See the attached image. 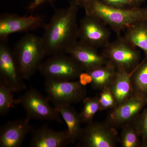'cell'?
<instances>
[{
	"label": "cell",
	"mask_w": 147,
	"mask_h": 147,
	"mask_svg": "<svg viewBox=\"0 0 147 147\" xmlns=\"http://www.w3.org/2000/svg\"><path fill=\"white\" fill-rule=\"evenodd\" d=\"M45 80L72 81L84 71L81 65L69 55L60 53L50 56L39 69Z\"/></svg>",
	"instance_id": "cell-4"
},
{
	"label": "cell",
	"mask_w": 147,
	"mask_h": 147,
	"mask_svg": "<svg viewBox=\"0 0 147 147\" xmlns=\"http://www.w3.org/2000/svg\"><path fill=\"white\" fill-rule=\"evenodd\" d=\"M134 70L129 72L125 69H117L115 77L110 86L117 106L123 103L133 95L131 77Z\"/></svg>",
	"instance_id": "cell-16"
},
{
	"label": "cell",
	"mask_w": 147,
	"mask_h": 147,
	"mask_svg": "<svg viewBox=\"0 0 147 147\" xmlns=\"http://www.w3.org/2000/svg\"><path fill=\"white\" fill-rule=\"evenodd\" d=\"M108 62L117 69L129 72L134 70L140 64L141 54L137 47L131 45L123 37H118L103 48L102 53Z\"/></svg>",
	"instance_id": "cell-5"
},
{
	"label": "cell",
	"mask_w": 147,
	"mask_h": 147,
	"mask_svg": "<svg viewBox=\"0 0 147 147\" xmlns=\"http://www.w3.org/2000/svg\"><path fill=\"white\" fill-rule=\"evenodd\" d=\"M0 83L13 92H21L26 88L18 72L13 52L5 40L0 42Z\"/></svg>",
	"instance_id": "cell-10"
},
{
	"label": "cell",
	"mask_w": 147,
	"mask_h": 147,
	"mask_svg": "<svg viewBox=\"0 0 147 147\" xmlns=\"http://www.w3.org/2000/svg\"><path fill=\"white\" fill-rule=\"evenodd\" d=\"M123 129L119 139L122 147L141 146L140 137L133 122L123 127Z\"/></svg>",
	"instance_id": "cell-21"
},
{
	"label": "cell",
	"mask_w": 147,
	"mask_h": 147,
	"mask_svg": "<svg viewBox=\"0 0 147 147\" xmlns=\"http://www.w3.org/2000/svg\"><path fill=\"white\" fill-rule=\"evenodd\" d=\"M79 7L70 1L68 8L55 11L41 37L46 56L66 51L79 39Z\"/></svg>",
	"instance_id": "cell-1"
},
{
	"label": "cell",
	"mask_w": 147,
	"mask_h": 147,
	"mask_svg": "<svg viewBox=\"0 0 147 147\" xmlns=\"http://www.w3.org/2000/svg\"><path fill=\"white\" fill-rule=\"evenodd\" d=\"M28 118L8 122L0 131V147H19L32 129Z\"/></svg>",
	"instance_id": "cell-14"
},
{
	"label": "cell",
	"mask_w": 147,
	"mask_h": 147,
	"mask_svg": "<svg viewBox=\"0 0 147 147\" xmlns=\"http://www.w3.org/2000/svg\"><path fill=\"white\" fill-rule=\"evenodd\" d=\"M71 144L68 131H58L47 127H42L34 131L30 147H62Z\"/></svg>",
	"instance_id": "cell-15"
},
{
	"label": "cell",
	"mask_w": 147,
	"mask_h": 147,
	"mask_svg": "<svg viewBox=\"0 0 147 147\" xmlns=\"http://www.w3.org/2000/svg\"><path fill=\"white\" fill-rule=\"evenodd\" d=\"M133 123L142 140L141 146L147 147V104Z\"/></svg>",
	"instance_id": "cell-24"
},
{
	"label": "cell",
	"mask_w": 147,
	"mask_h": 147,
	"mask_svg": "<svg viewBox=\"0 0 147 147\" xmlns=\"http://www.w3.org/2000/svg\"><path fill=\"white\" fill-rule=\"evenodd\" d=\"M81 65L84 71L93 70L104 65L108 62L102 53L97 49L77 41L66 51Z\"/></svg>",
	"instance_id": "cell-13"
},
{
	"label": "cell",
	"mask_w": 147,
	"mask_h": 147,
	"mask_svg": "<svg viewBox=\"0 0 147 147\" xmlns=\"http://www.w3.org/2000/svg\"><path fill=\"white\" fill-rule=\"evenodd\" d=\"M10 88L0 83V114L4 116L18 103V99H13V93Z\"/></svg>",
	"instance_id": "cell-23"
},
{
	"label": "cell",
	"mask_w": 147,
	"mask_h": 147,
	"mask_svg": "<svg viewBox=\"0 0 147 147\" xmlns=\"http://www.w3.org/2000/svg\"><path fill=\"white\" fill-rule=\"evenodd\" d=\"M85 11L86 14L99 18L118 34L139 22L147 21V7L114 8L94 0Z\"/></svg>",
	"instance_id": "cell-2"
},
{
	"label": "cell",
	"mask_w": 147,
	"mask_h": 147,
	"mask_svg": "<svg viewBox=\"0 0 147 147\" xmlns=\"http://www.w3.org/2000/svg\"><path fill=\"white\" fill-rule=\"evenodd\" d=\"M83 108L79 114L82 123L92 122L95 114L100 111L99 96L85 98L83 100Z\"/></svg>",
	"instance_id": "cell-22"
},
{
	"label": "cell",
	"mask_w": 147,
	"mask_h": 147,
	"mask_svg": "<svg viewBox=\"0 0 147 147\" xmlns=\"http://www.w3.org/2000/svg\"><path fill=\"white\" fill-rule=\"evenodd\" d=\"M139 1H142L143 2H144V1H145L146 0H139Z\"/></svg>",
	"instance_id": "cell-30"
},
{
	"label": "cell",
	"mask_w": 147,
	"mask_h": 147,
	"mask_svg": "<svg viewBox=\"0 0 147 147\" xmlns=\"http://www.w3.org/2000/svg\"><path fill=\"white\" fill-rule=\"evenodd\" d=\"M94 0H71V1L76 4L79 7L86 9L91 4Z\"/></svg>",
	"instance_id": "cell-28"
},
{
	"label": "cell",
	"mask_w": 147,
	"mask_h": 147,
	"mask_svg": "<svg viewBox=\"0 0 147 147\" xmlns=\"http://www.w3.org/2000/svg\"><path fill=\"white\" fill-rule=\"evenodd\" d=\"M133 95L147 99V57L135 69L131 77Z\"/></svg>",
	"instance_id": "cell-20"
},
{
	"label": "cell",
	"mask_w": 147,
	"mask_h": 147,
	"mask_svg": "<svg viewBox=\"0 0 147 147\" xmlns=\"http://www.w3.org/2000/svg\"><path fill=\"white\" fill-rule=\"evenodd\" d=\"M107 26L97 17L86 14L79 25V41L96 49L104 48L110 42Z\"/></svg>",
	"instance_id": "cell-8"
},
{
	"label": "cell",
	"mask_w": 147,
	"mask_h": 147,
	"mask_svg": "<svg viewBox=\"0 0 147 147\" xmlns=\"http://www.w3.org/2000/svg\"><path fill=\"white\" fill-rule=\"evenodd\" d=\"M55 108L66 124L71 144L75 143L80 139L83 130L79 114L70 105H58Z\"/></svg>",
	"instance_id": "cell-17"
},
{
	"label": "cell",
	"mask_w": 147,
	"mask_h": 147,
	"mask_svg": "<svg viewBox=\"0 0 147 147\" xmlns=\"http://www.w3.org/2000/svg\"><path fill=\"white\" fill-rule=\"evenodd\" d=\"M79 82L81 85L84 86H86L88 84H91L92 78L90 74L88 72L84 71L79 74Z\"/></svg>",
	"instance_id": "cell-27"
},
{
	"label": "cell",
	"mask_w": 147,
	"mask_h": 147,
	"mask_svg": "<svg viewBox=\"0 0 147 147\" xmlns=\"http://www.w3.org/2000/svg\"><path fill=\"white\" fill-rule=\"evenodd\" d=\"M13 55L20 76L29 79L38 70L41 61L46 56L42 38L28 34L16 43Z\"/></svg>",
	"instance_id": "cell-3"
},
{
	"label": "cell",
	"mask_w": 147,
	"mask_h": 147,
	"mask_svg": "<svg viewBox=\"0 0 147 147\" xmlns=\"http://www.w3.org/2000/svg\"><path fill=\"white\" fill-rule=\"evenodd\" d=\"M117 69L114 65L108 62L105 65L88 72L92 76V86L95 90H101L110 86L117 74Z\"/></svg>",
	"instance_id": "cell-18"
},
{
	"label": "cell",
	"mask_w": 147,
	"mask_h": 147,
	"mask_svg": "<svg viewBox=\"0 0 147 147\" xmlns=\"http://www.w3.org/2000/svg\"><path fill=\"white\" fill-rule=\"evenodd\" d=\"M123 37L131 45L143 50L147 57V21L129 28Z\"/></svg>",
	"instance_id": "cell-19"
},
{
	"label": "cell",
	"mask_w": 147,
	"mask_h": 147,
	"mask_svg": "<svg viewBox=\"0 0 147 147\" xmlns=\"http://www.w3.org/2000/svg\"><path fill=\"white\" fill-rule=\"evenodd\" d=\"M45 89L48 98L55 106L69 105L83 100L87 93L86 86L79 81L46 80Z\"/></svg>",
	"instance_id": "cell-6"
},
{
	"label": "cell",
	"mask_w": 147,
	"mask_h": 147,
	"mask_svg": "<svg viewBox=\"0 0 147 147\" xmlns=\"http://www.w3.org/2000/svg\"><path fill=\"white\" fill-rule=\"evenodd\" d=\"M101 91L99 96L100 110L113 109L115 108L117 104L110 86L106 87Z\"/></svg>",
	"instance_id": "cell-26"
},
{
	"label": "cell",
	"mask_w": 147,
	"mask_h": 147,
	"mask_svg": "<svg viewBox=\"0 0 147 147\" xmlns=\"http://www.w3.org/2000/svg\"><path fill=\"white\" fill-rule=\"evenodd\" d=\"M46 98L39 92L33 89L27 90L18 99L27 114V118L41 120L55 121L62 122L61 115L52 108Z\"/></svg>",
	"instance_id": "cell-7"
},
{
	"label": "cell",
	"mask_w": 147,
	"mask_h": 147,
	"mask_svg": "<svg viewBox=\"0 0 147 147\" xmlns=\"http://www.w3.org/2000/svg\"><path fill=\"white\" fill-rule=\"evenodd\" d=\"M105 6L117 9H131L141 7L143 2L139 0H98Z\"/></svg>",
	"instance_id": "cell-25"
},
{
	"label": "cell",
	"mask_w": 147,
	"mask_h": 147,
	"mask_svg": "<svg viewBox=\"0 0 147 147\" xmlns=\"http://www.w3.org/2000/svg\"><path fill=\"white\" fill-rule=\"evenodd\" d=\"M47 0H34V2L30 6V9H34L40 5L42 3Z\"/></svg>",
	"instance_id": "cell-29"
},
{
	"label": "cell",
	"mask_w": 147,
	"mask_h": 147,
	"mask_svg": "<svg viewBox=\"0 0 147 147\" xmlns=\"http://www.w3.org/2000/svg\"><path fill=\"white\" fill-rule=\"evenodd\" d=\"M39 15L20 16L16 14H4L0 18V40H6L9 36L16 33L36 30L44 24Z\"/></svg>",
	"instance_id": "cell-11"
},
{
	"label": "cell",
	"mask_w": 147,
	"mask_h": 147,
	"mask_svg": "<svg viewBox=\"0 0 147 147\" xmlns=\"http://www.w3.org/2000/svg\"><path fill=\"white\" fill-rule=\"evenodd\" d=\"M117 136L115 127L108 123L92 122L83 129L79 145L86 147H115L119 141Z\"/></svg>",
	"instance_id": "cell-9"
},
{
	"label": "cell",
	"mask_w": 147,
	"mask_h": 147,
	"mask_svg": "<svg viewBox=\"0 0 147 147\" xmlns=\"http://www.w3.org/2000/svg\"><path fill=\"white\" fill-rule=\"evenodd\" d=\"M147 99L132 95L123 103L113 108L107 123L114 127H120L133 122L146 106Z\"/></svg>",
	"instance_id": "cell-12"
}]
</instances>
